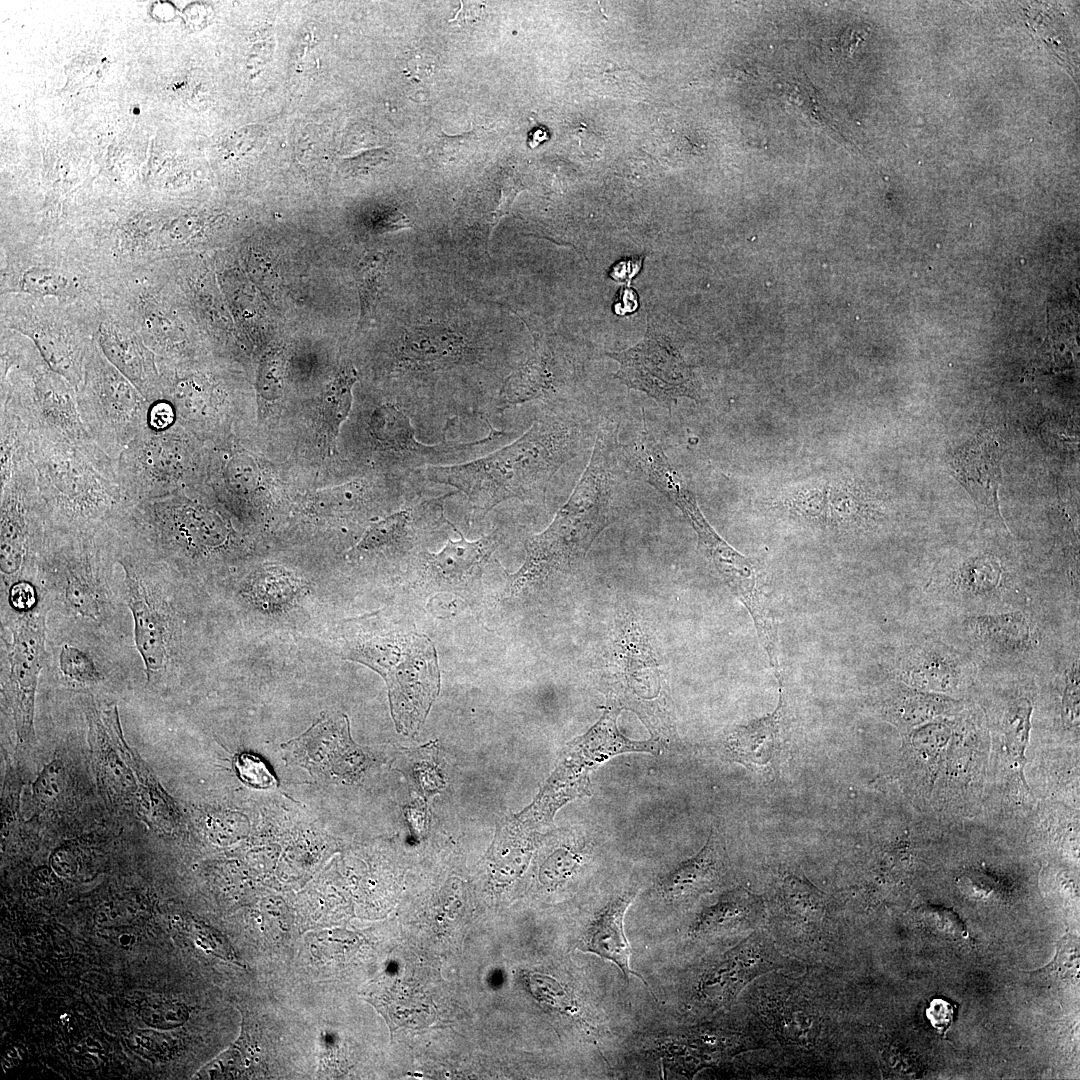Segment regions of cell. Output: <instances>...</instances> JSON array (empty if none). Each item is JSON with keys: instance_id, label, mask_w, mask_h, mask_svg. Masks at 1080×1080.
<instances>
[{"instance_id": "41", "label": "cell", "mask_w": 1080, "mask_h": 1080, "mask_svg": "<svg viewBox=\"0 0 1080 1080\" xmlns=\"http://www.w3.org/2000/svg\"><path fill=\"white\" fill-rule=\"evenodd\" d=\"M9 601L20 613L31 611L37 606L36 589L27 580L15 582L10 586Z\"/></svg>"}, {"instance_id": "44", "label": "cell", "mask_w": 1080, "mask_h": 1080, "mask_svg": "<svg viewBox=\"0 0 1080 1080\" xmlns=\"http://www.w3.org/2000/svg\"><path fill=\"white\" fill-rule=\"evenodd\" d=\"M461 9L457 12L453 19L450 21H457L461 23L477 21L482 14L483 5L478 2H460Z\"/></svg>"}, {"instance_id": "39", "label": "cell", "mask_w": 1080, "mask_h": 1080, "mask_svg": "<svg viewBox=\"0 0 1080 1080\" xmlns=\"http://www.w3.org/2000/svg\"><path fill=\"white\" fill-rule=\"evenodd\" d=\"M176 420V412L169 401L160 399L150 402L147 428L155 431L166 430L173 427L176 424Z\"/></svg>"}, {"instance_id": "31", "label": "cell", "mask_w": 1080, "mask_h": 1080, "mask_svg": "<svg viewBox=\"0 0 1080 1080\" xmlns=\"http://www.w3.org/2000/svg\"><path fill=\"white\" fill-rule=\"evenodd\" d=\"M357 380L353 368L343 371L328 389L322 405V425L330 446L340 432L341 425L347 419L352 405V388Z\"/></svg>"}, {"instance_id": "11", "label": "cell", "mask_w": 1080, "mask_h": 1080, "mask_svg": "<svg viewBox=\"0 0 1080 1080\" xmlns=\"http://www.w3.org/2000/svg\"><path fill=\"white\" fill-rule=\"evenodd\" d=\"M618 362L615 378L630 389L653 398L671 411L681 397L699 400L693 371L679 350L665 335L648 327L645 337L635 346L607 353Z\"/></svg>"}, {"instance_id": "34", "label": "cell", "mask_w": 1080, "mask_h": 1080, "mask_svg": "<svg viewBox=\"0 0 1080 1080\" xmlns=\"http://www.w3.org/2000/svg\"><path fill=\"white\" fill-rule=\"evenodd\" d=\"M22 287L28 293L41 296H63L70 289V281L61 273L49 268H34L26 271L21 280Z\"/></svg>"}, {"instance_id": "27", "label": "cell", "mask_w": 1080, "mask_h": 1080, "mask_svg": "<svg viewBox=\"0 0 1080 1080\" xmlns=\"http://www.w3.org/2000/svg\"><path fill=\"white\" fill-rule=\"evenodd\" d=\"M828 479H812L781 490L768 500L770 510L798 524L825 530Z\"/></svg>"}, {"instance_id": "42", "label": "cell", "mask_w": 1080, "mask_h": 1080, "mask_svg": "<svg viewBox=\"0 0 1080 1080\" xmlns=\"http://www.w3.org/2000/svg\"><path fill=\"white\" fill-rule=\"evenodd\" d=\"M953 1007L942 999H933L926 1010L932 1026L939 1032H946L953 1020Z\"/></svg>"}, {"instance_id": "43", "label": "cell", "mask_w": 1080, "mask_h": 1080, "mask_svg": "<svg viewBox=\"0 0 1080 1080\" xmlns=\"http://www.w3.org/2000/svg\"><path fill=\"white\" fill-rule=\"evenodd\" d=\"M376 227L381 231H393L402 228H411L412 223L402 212L390 209L379 215Z\"/></svg>"}, {"instance_id": "26", "label": "cell", "mask_w": 1080, "mask_h": 1080, "mask_svg": "<svg viewBox=\"0 0 1080 1080\" xmlns=\"http://www.w3.org/2000/svg\"><path fill=\"white\" fill-rule=\"evenodd\" d=\"M116 744L137 780L138 789L134 805L138 814L152 828L171 830L178 819L172 798L137 752L128 746L123 735L117 737Z\"/></svg>"}, {"instance_id": "47", "label": "cell", "mask_w": 1080, "mask_h": 1080, "mask_svg": "<svg viewBox=\"0 0 1080 1080\" xmlns=\"http://www.w3.org/2000/svg\"><path fill=\"white\" fill-rule=\"evenodd\" d=\"M382 158H383V151H380V150L370 151V152H367L365 154H362L358 158L351 159L349 161V163L357 170V169H360V168H365V167H368V166L376 165V163L380 162L382 160Z\"/></svg>"}, {"instance_id": "35", "label": "cell", "mask_w": 1080, "mask_h": 1080, "mask_svg": "<svg viewBox=\"0 0 1080 1080\" xmlns=\"http://www.w3.org/2000/svg\"><path fill=\"white\" fill-rule=\"evenodd\" d=\"M64 782L62 762L54 760L39 774L32 785V801L35 809L43 810L61 793Z\"/></svg>"}, {"instance_id": "13", "label": "cell", "mask_w": 1080, "mask_h": 1080, "mask_svg": "<svg viewBox=\"0 0 1080 1080\" xmlns=\"http://www.w3.org/2000/svg\"><path fill=\"white\" fill-rule=\"evenodd\" d=\"M21 614L12 630L7 691L18 746L27 747L35 740V694L46 654L45 613L34 608Z\"/></svg>"}, {"instance_id": "12", "label": "cell", "mask_w": 1080, "mask_h": 1080, "mask_svg": "<svg viewBox=\"0 0 1080 1080\" xmlns=\"http://www.w3.org/2000/svg\"><path fill=\"white\" fill-rule=\"evenodd\" d=\"M959 630L967 653L987 664H1021L1036 656L1044 644V630L1031 605L963 615Z\"/></svg>"}, {"instance_id": "46", "label": "cell", "mask_w": 1080, "mask_h": 1080, "mask_svg": "<svg viewBox=\"0 0 1080 1080\" xmlns=\"http://www.w3.org/2000/svg\"><path fill=\"white\" fill-rule=\"evenodd\" d=\"M640 265H641V259H638L636 261L626 260L624 262H620L619 264L615 265V267L613 268L610 275L615 280L630 279L633 275H635L639 271Z\"/></svg>"}, {"instance_id": "23", "label": "cell", "mask_w": 1080, "mask_h": 1080, "mask_svg": "<svg viewBox=\"0 0 1080 1080\" xmlns=\"http://www.w3.org/2000/svg\"><path fill=\"white\" fill-rule=\"evenodd\" d=\"M784 708L782 687L772 713L734 729L726 740L730 755L745 766L764 767L775 760L783 745Z\"/></svg>"}, {"instance_id": "37", "label": "cell", "mask_w": 1080, "mask_h": 1080, "mask_svg": "<svg viewBox=\"0 0 1080 1080\" xmlns=\"http://www.w3.org/2000/svg\"><path fill=\"white\" fill-rule=\"evenodd\" d=\"M234 766L239 778L250 787L269 789L277 785V780L267 765L255 755L249 753L237 755Z\"/></svg>"}, {"instance_id": "45", "label": "cell", "mask_w": 1080, "mask_h": 1080, "mask_svg": "<svg viewBox=\"0 0 1080 1080\" xmlns=\"http://www.w3.org/2000/svg\"><path fill=\"white\" fill-rule=\"evenodd\" d=\"M407 72L410 77L420 80L432 73V63L423 56L415 55L407 63Z\"/></svg>"}, {"instance_id": "4", "label": "cell", "mask_w": 1080, "mask_h": 1080, "mask_svg": "<svg viewBox=\"0 0 1080 1080\" xmlns=\"http://www.w3.org/2000/svg\"><path fill=\"white\" fill-rule=\"evenodd\" d=\"M349 659L383 677L398 731L415 733L440 689L437 653L431 640L416 632L375 636L356 644Z\"/></svg>"}, {"instance_id": "1", "label": "cell", "mask_w": 1080, "mask_h": 1080, "mask_svg": "<svg viewBox=\"0 0 1080 1080\" xmlns=\"http://www.w3.org/2000/svg\"><path fill=\"white\" fill-rule=\"evenodd\" d=\"M582 421L558 410L535 418L517 439L476 459L417 470L425 482L462 492L474 516L484 517L503 501H543L562 466L582 450Z\"/></svg>"}, {"instance_id": "22", "label": "cell", "mask_w": 1080, "mask_h": 1080, "mask_svg": "<svg viewBox=\"0 0 1080 1080\" xmlns=\"http://www.w3.org/2000/svg\"><path fill=\"white\" fill-rule=\"evenodd\" d=\"M634 897L632 891L623 893L600 910L584 935L582 950L612 962L626 979L633 975L647 985L630 967L631 951L624 932L625 913Z\"/></svg>"}, {"instance_id": "5", "label": "cell", "mask_w": 1080, "mask_h": 1080, "mask_svg": "<svg viewBox=\"0 0 1080 1080\" xmlns=\"http://www.w3.org/2000/svg\"><path fill=\"white\" fill-rule=\"evenodd\" d=\"M923 590L932 600L962 616L1031 605L1029 583L1006 558L992 550H979L940 564Z\"/></svg>"}, {"instance_id": "7", "label": "cell", "mask_w": 1080, "mask_h": 1080, "mask_svg": "<svg viewBox=\"0 0 1080 1080\" xmlns=\"http://www.w3.org/2000/svg\"><path fill=\"white\" fill-rule=\"evenodd\" d=\"M195 453L191 440L175 425L161 431L146 427L116 460L128 505L182 491L194 468Z\"/></svg>"}, {"instance_id": "6", "label": "cell", "mask_w": 1080, "mask_h": 1080, "mask_svg": "<svg viewBox=\"0 0 1080 1080\" xmlns=\"http://www.w3.org/2000/svg\"><path fill=\"white\" fill-rule=\"evenodd\" d=\"M77 404L89 436L114 460L147 427L150 402L96 349L88 355Z\"/></svg>"}, {"instance_id": "20", "label": "cell", "mask_w": 1080, "mask_h": 1080, "mask_svg": "<svg viewBox=\"0 0 1080 1080\" xmlns=\"http://www.w3.org/2000/svg\"><path fill=\"white\" fill-rule=\"evenodd\" d=\"M563 382L555 355L537 339L530 358L504 378L494 403L493 416L516 405L549 398L557 393Z\"/></svg>"}, {"instance_id": "8", "label": "cell", "mask_w": 1080, "mask_h": 1080, "mask_svg": "<svg viewBox=\"0 0 1080 1080\" xmlns=\"http://www.w3.org/2000/svg\"><path fill=\"white\" fill-rule=\"evenodd\" d=\"M73 388L52 369L33 362L13 376L3 373L1 409L15 414L30 432L73 442L92 440Z\"/></svg>"}, {"instance_id": "36", "label": "cell", "mask_w": 1080, "mask_h": 1080, "mask_svg": "<svg viewBox=\"0 0 1080 1080\" xmlns=\"http://www.w3.org/2000/svg\"><path fill=\"white\" fill-rule=\"evenodd\" d=\"M59 663L63 674L76 682L91 684L100 679L99 672L92 659L73 646H63Z\"/></svg>"}, {"instance_id": "30", "label": "cell", "mask_w": 1080, "mask_h": 1080, "mask_svg": "<svg viewBox=\"0 0 1080 1080\" xmlns=\"http://www.w3.org/2000/svg\"><path fill=\"white\" fill-rule=\"evenodd\" d=\"M583 85L601 96L639 100L647 91L646 82L633 69L605 62L583 71Z\"/></svg>"}, {"instance_id": "16", "label": "cell", "mask_w": 1080, "mask_h": 1080, "mask_svg": "<svg viewBox=\"0 0 1080 1080\" xmlns=\"http://www.w3.org/2000/svg\"><path fill=\"white\" fill-rule=\"evenodd\" d=\"M474 348L460 334L444 327H413L399 350L401 366L413 378L441 375L470 362Z\"/></svg>"}, {"instance_id": "25", "label": "cell", "mask_w": 1080, "mask_h": 1080, "mask_svg": "<svg viewBox=\"0 0 1080 1080\" xmlns=\"http://www.w3.org/2000/svg\"><path fill=\"white\" fill-rule=\"evenodd\" d=\"M99 342L108 361L128 378L149 402L163 399L151 352L134 337L112 327L102 329Z\"/></svg>"}, {"instance_id": "14", "label": "cell", "mask_w": 1080, "mask_h": 1080, "mask_svg": "<svg viewBox=\"0 0 1080 1080\" xmlns=\"http://www.w3.org/2000/svg\"><path fill=\"white\" fill-rule=\"evenodd\" d=\"M893 666L898 681L910 687L955 692L972 682L979 664L966 651L928 637L905 648Z\"/></svg>"}, {"instance_id": "19", "label": "cell", "mask_w": 1080, "mask_h": 1080, "mask_svg": "<svg viewBox=\"0 0 1080 1080\" xmlns=\"http://www.w3.org/2000/svg\"><path fill=\"white\" fill-rule=\"evenodd\" d=\"M88 718V739L101 791L111 803H134L138 789L137 780L114 741L103 709L99 711L92 708Z\"/></svg>"}, {"instance_id": "24", "label": "cell", "mask_w": 1080, "mask_h": 1080, "mask_svg": "<svg viewBox=\"0 0 1080 1080\" xmlns=\"http://www.w3.org/2000/svg\"><path fill=\"white\" fill-rule=\"evenodd\" d=\"M883 514L858 484L846 478L828 479L825 530L861 534L874 530Z\"/></svg>"}, {"instance_id": "38", "label": "cell", "mask_w": 1080, "mask_h": 1080, "mask_svg": "<svg viewBox=\"0 0 1080 1080\" xmlns=\"http://www.w3.org/2000/svg\"><path fill=\"white\" fill-rule=\"evenodd\" d=\"M384 269L385 260L381 255L365 258L359 267L358 283L364 312H368L375 300Z\"/></svg>"}, {"instance_id": "17", "label": "cell", "mask_w": 1080, "mask_h": 1080, "mask_svg": "<svg viewBox=\"0 0 1080 1080\" xmlns=\"http://www.w3.org/2000/svg\"><path fill=\"white\" fill-rule=\"evenodd\" d=\"M1002 452L994 434L975 438L954 457L955 477L971 494L979 511L1008 530L999 510L998 491L1002 482Z\"/></svg>"}, {"instance_id": "33", "label": "cell", "mask_w": 1080, "mask_h": 1080, "mask_svg": "<svg viewBox=\"0 0 1080 1080\" xmlns=\"http://www.w3.org/2000/svg\"><path fill=\"white\" fill-rule=\"evenodd\" d=\"M1061 665V714L1067 726L1075 727L1079 720V650L1063 660Z\"/></svg>"}, {"instance_id": "29", "label": "cell", "mask_w": 1080, "mask_h": 1080, "mask_svg": "<svg viewBox=\"0 0 1080 1080\" xmlns=\"http://www.w3.org/2000/svg\"><path fill=\"white\" fill-rule=\"evenodd\" d=\"M884 708L888 717L898 724L911 725L937 714L952 710L957 702L901 683L891 687Z\"/></svg>"}, {"instance_id": "10", "label": "cell", "mask_w": 1080, "mask_h": 1080, "mask_svg": "<svg viewBox=\"0 0 1080 1080\" xmlns=\"http://www.w3.org/2000/svg\"><path fill=\"white\" fill-rule=\"evenodd\" d=\"M677 507L697 533L700 546L725 584L748 610L768 659L777 658V626L761 570L714 531L701 513L694 495L681 499Z\"/></svg>"}, {"instance_id": "21", "label": "cell", "mask_w": 1080, "mask_h": 1080, "mask_svg": "<svg viewBox=\"0 0 1080 1080\" xmlns=\"http://www.w3.org/2000/svg\"><path fill=\"white\" fill-rule=\"evenodd\" d=\"M459 534V540L447 539L438 553L423 552L421 559L429 573L439 582L453 587L471 583L481 572L499 545L500 536L494 530L475 541H468L451 523Z\"/></svg>"}, {"instance_id": "32", "label": "cell", "mask_w": 1080, "mask_h": 1080, "mask_svg": "<svg viewBox=\"0 0 1080 1080\" xmlns=\"http://www.w3.org/2000/svg\"><path fill=\"white\" fill-rule=\"evenodd\" d=\"M781 896L786 911L798 919L813 921L825 912V896L811 883L796 876L784 879Z\"/></svg>"}, {"instance_id": "2", "label": "cell", "mask_w": 1080, "mask_h": 1080, "mask_svg": "<svg viewBox=\"0 0 1080 1080\" xmlns=\"http://www.w3.org/2000/svg\"><path fill=\"white\" fill-rule=\"evenodd\" d=\"M618 432V423L612 419L599 426L589 462L568 500L544 531L527 540L525 561L509 576L512 592L569 572L583 561L593 542L609 525L616 484Z\"/></svg>"}, {"instance_id": "18", "label": "cell", "mask_w": 1080, "mask_h": 1080, "mask_svg": "<svg viewBox=\"0 0 1080 1080\" xmlns=\"http://www.w3.org/2000/svg\"><path fill=\"white\" fill-rule=\"evenodd\" d=\"M726 871L724 843L721 835L713 829L697 854L658 880L657 890L667 900L688 901L717 887Z\"/></svg>"}, {"instance_id": "15", "label": "cell", "mask_w": 1080, "mask_h": 1080, "mask_svg": "<svg viewBox=\"0 0 1080 1080\" xmlns=\"http://www.w3.org/2000/svg\"><path fill=\"white\" fill-rule=\"evenodd\" d=\"M783 961L769 937L756 931L727 951L703 974L699 993L708 1002L723 1005L756 977L781 968Z\"/></svg>"}, {"instance_id": "28", "label": "cell", "mask_w": 1080, "mask_h": 1080, "mask_svg": "<svg viewBox=\"0 0 1080 1080\" xmlns=\"http://www.w3.org/2000/svg\"><path fill=\"white\" fill-rule=\"evenodd\" d=\"M762 916V901L748 891L737 888L723 894L714 904L705 908L692 925L691 933L704 936L751 927Z\"/></svg>"}, {"instance_id": "40", "label": "cell", "mask_w": 1080, "mask_h": 1080, "mask_svg": "<svg viewBox=\"0 0 1080 1080\" xmlns=\"http://www.w3.org/2000/svg\"><path fill=\"white\" fill-rule=\"evenodd\" d=\"M520 188V182L517 181L512 175L503 176L500 185V198L498 201V206L491 217L489 232H491L498 223V221L509 212L516 195L520 191Z\"/></svg>"}, {"instance_id": "3", "label": "cell", "mask_w": 1080, "mask_h": 1080, "mask_svg": "<svg viewBox=\"0 0 1080 1080\" xmlns=\"http://www.w3.org/2000/svg\"><path fill=\"white\" fill-rule=\"evenodd\" d=\"M28 455L49 529L95 531L129 506L116 460L93 440L73 442L29 431Z\"/></svg>"}, {"instance_id": "9", "label": "cell", "mask_w": 1080, "mask_h": 1080, "mask_svg": "<svg viewBox=\"0 0 1080 1080\" xmlns=\"http://www.w3.org/2000/svg\"><path fill=\"white\" fill-rule=\"evenodd\" d=\"M48 529L34 466L30 459L1 474V577L24 580L38 566Z\"/></svg>"}, {"instance_id": "48", "label": "cell", "mask_w": 1080, "mask_h": 1080, "mask_svg": "<svg viewBox=\"0 0 1080 1080\" xmlns=\"http://www.w3.org/2000/svg\"><path fill=\"white\" fill-rule=\"evenodd\" d=\"M636 307L637 301L634 291L630 288L623 289L620 302L615 306V311L619 314L620 310H622L620 314H624L634 311Z\"/></svg>"}]
</instances>
